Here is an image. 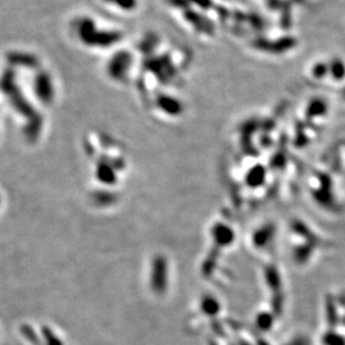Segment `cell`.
<instances>
[{
    "label": "cell",
    "mask_w": 345,
    "mask_h": 345,
    "mask_svg": "<svg viewBox=\"0 0 345 345\" xmlns=\"http://www.w3.org/2000/svg\"><path fill=\"white\" fill-rule=\"evenodd\" d=\"M311 73H313V77L316 79H323L326 75L329 74V66L327 63L319 62L315 64L313 70H311Z\"/></svg>",
    "instance_id": "obj_9"
},
{
    "label": "cell",
    "mask_w": 345,
    "mask_h": 345,
    "mask_svg": "<svg viewBox=\"0 0 345 345\" xmlns=\"http://www.w3.org/2000/svg\"><path fill=\"white\" fill-rule=\"evenodd\" d=\"M329 74L334 80L341 81L345 78V63L341 59H334L332 62L328 64Z\"/></svg>",
    "instance_id": "obj_5"
},
{
    "label": "cell",
    "mask_w": 345,
    "mask_h": 345,
    "mask_svg": "<svg viewBox=\"0 0 345 345\" xmlns=\"http://www.w3.org/2000/svg\"><path fill=\"white\" fill-rule=\"evenodd\" d=\"M73 32L84 45L90 47H109L120 40L118 32L99 30L92 18L82 16L73 22Z\"/></svg>",
    "instance_id": "obj_1"
},
{
    "label": "cell",
    "mask_w": 345,
    "mask_h": 345,
    "mask_svg": "<svg viewBox=\"0 0 345 345\" xmlns=\"http://www.w3.org/2000/svg\"><path fill=\"white\" fill-rule=\"evenodd\" d=\"M323 343L324 345H345V336L329 330L323 335Z\"/></svg>",
    "instance_id": "obj_7"
},
{
    "label": "cell",
    "mask_w": 345,
    "mask_h": 345,
    "mask_svg": "<svg viewBox=\"0 0 345 345\" xmlns=\"http://www.w3.org/2000/svg\"><path fill=\"white\" fill-rule=\"evenodd\" d=\"M103 2L126 12L134 11L137 7V0H103Z\"/></svg>",
    "instance_id": "obj_8"
},
{
    "label": "cell",
    "mask_w": 345,
    "mask_h": 345,
    "mask_svg": "<svg viewBox=\"0 0 345 345\" xmlns=\"http://www.w3.org/2000/svg\"><path fill=\"white\" fill-rule=\"evenodd\" d=\"M6 60L12 68L36 70L41 66V60L30 52L11 51L7 53Z\"/></svg>",
    "instance_id": "obj_3"
},
{
    "label": "cell",
    "mask_w": 345,
    "mask_h": 345,
    "mask_svg": "<svg viewBox=\"0 0 345 345\" xmlns=\"http://www.w3.org/2000/svg\"><path fill=\"white\" fill-rule=\"evenodd\" d=\"M131 64V58L127 52H117L112 55V58L109 60L107 65V72L109 77L117 81H122L127 73L129 72Z\"/></svg>",
    "instance_id": "obj_2"
},
{
    "label": "cell",
    "mask_w": 345,
    "mask_h": 345,
    "mask_svg": "<svg viewBox=\"0 0 345 345\" xmlns=\"http://www.w3.org/2000/svg\"><path fill=\"white\" fill-rule=\"evenodd\" d=\"M34 89L37 97L44 101H50L54 96V86L51 74L42 70L36 73L34 79Z\"/></svg>",
    "instance_id": "obj_4"
},
{
    "label": "cell",
    "mask_w": 345,
    "mask_h": 345,
    "mask_svg": "<svg viewBox=\"0 0 345 345\" xmlns=\"http://www.w3.org/2000/svg\"><path fill=\"white\" fill-rule=\"evenodd\" d=\"M16 84V73L14 70L8 69L3 73V77L0 79V87H3L5 90H13L15 89Z\"/></svg>",
    "instance_id": "obj_6"
}]
</instances>
